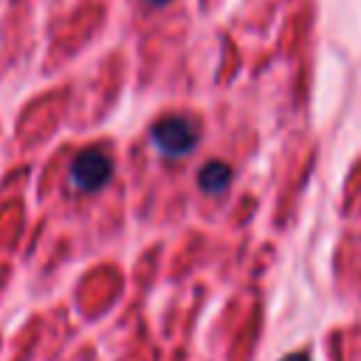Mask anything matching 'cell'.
Here are the masks:
<instances>
[{
	"label": "cell",
	"instance_id": "6da1fadb",
	"mask_svg": "<svg viewBox=\"0 0 361 361\" xmlns=\"http://www.w3.org/2000/svg\"><path fill=\"white\" fill-rule=\"evenodd\" d=\"M149 138H152L158 152H164L169 158H180V155H189L197 147L200 127L189 116H166V118L152 124Z\"/></svg>",
	"mask_w": 361,
	"mask_h": 361
},
{
	"label": "cell",
	"instance_id": "7a4b0ae2",
	"mask_svg": "<svg viewBox=\"0 0 361 361\" xmlns=\"http://www.w3.org/2000/svg\"><path fill=\"white\" fill-rule=\"evenodd\" d=\"M113 175V161L102 149H82L71 164V183L79 192H99Z\"/></svg>",
	"mask_w": 361,
	"mask_h": 361
},
{
	"label": "cell",
	"instance_id": "3957f363",
	"mask_svg": "<svg viewBox=\"0 0 361 361\" xmlns=\"http://www.w3.org/2000/svg\"><path fill=\"white\" fill-rule=\"evenodd\" d=\"M231 183V169L220 161H209L200 172H197V186L206 192V195H223Z\"/></svg>",
	"mask_w": 361,
	"mask_h": 361
},
{
	"label": "cell",
	"instance_id": "277c9868",
	"mask_svg": "<svg viewBox=\"0 0 361 361\" xmlns=\"http://www.w3.org/2000/svg\"><path fill=\"white\" fill-rule=\"evenodd\" d=\"M282 361H307V355H302V353H296V355H285Z\"/></svg>",
	"mask_w": 361,
	"mask_h": 361
},
{
	"label": "cell",
	"instance_id": "5b68a950",
	"mask_svg": "<svg viewBox=\"0 0 361 361\" xmlns=\"http://www.w3.org/2000/svg\"><path fill=\"white\" fill-rule=\"evenodd\" d=\"M147 3H149V6H166L169 0H147Z\"/></svg>",
	"mask_w": 361,
	"mask_h": 361
}]
</instances>
